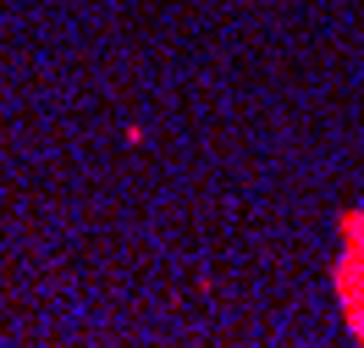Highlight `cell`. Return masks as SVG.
<instances>
[{"mask_svg":"<svg viewBox=\"0 0 364 348\" xmlns=\"http://www.w3.org/2000/svg\"><path fill=\"white\" fill-rule=\"evenodd\" d=\"M337 232H342V249L331 260V293H337L348 337L364 348V205H342Z\"/></svg>","mask_w":364,"mask_h":348,"instance_id":"6da1fadb","label":"cell"}]
</instances>
